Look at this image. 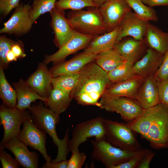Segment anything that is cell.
Segmentation results:
<instances>
[{
  "label": "cell",
  "instance_id": "cell-13",
  "mask_svg": "<svg viewBox=\"0 0 168 168\" xmlns=\"http://www.w3.org/2000/svg\"><path fill=\"white\" fill-rule=\"evenodd\" d=\"M107 32L119 26L131 8L125 0H111L98 7Z\"/></svg>",
  "mask_w": 168,
  "mask_h": 168
},
{
  "label": "cell",
  "instance_id": "cell-6",
  "mask_svg": "<svg viewBox=\"0 0 168 168\" xmlns=\"http://www.w3.org/2000/svg\"><path fill=\"white\" fill-rule=\"evenodd\" d=\"M145 139L155 149L168 148V104L155 105L154 116Z\"/></svg>",
  "mask_w": 168,
  "mask_h": 168
},
{
  "label": "cell",
  "instance_id": "cell-18",
  "mask_svg": "<svg viewBox=\"0 0 168 168\" xmlns=\"http://www.w3.org/2000/svg\"><path fill=\"white\" fill-rule=\"evenodd\" d=\"M49 13L51 26L55 35L54 42L59 48L70 39L74 30L65 16L64 11L55 7Z\"/></svg>",
  "mask_w": 168,
  "mask_h": 168
},
{
  "label": "cell",
  "instance_id": "cell-15",
  "mask_svg": "<svg viewBox=\"0 0 168 168\" xmlns=\"http://www.w3.org/2000/svg\"><path fill=\"white\" fill-rule=\"evenodd\" d=\"M46 65L44 62L39 63L36 70L26 81L34 91L42 97L48 99L53 88V77Z\"/></svg>",
  "mask_w": 168,
  "mask_h": 168
},
{
  "label": "cell",
  "instance_id": "cell-44",
  "mask_svg": "<svg viewBox=\"0 0 168 168\" xmlns=\"http://www.w3.org/2000/svg\"><path fill=\"white\" fill-rule=\"evenodd\" d=\"M11 50L17 58H23L25 57L26 55L24 53L21 45L19 44L16 42L12 45Z\"/></svg>",
  "mask_w": 168,
  "mask_h": 168
},
{
  "label": "cell",
  "instance_id": "cell-23",
  "mask_svg": "<svg viewBox=\"0 0 168 168\" xmlns=\"http://www.w3.org/2000/svg\"><path fill=\"white\" fill-rule=\"evenodd\" d=\"M17 95L16 108L24 110L29 109L33 102L35 103L37 100L46 103L48 99L42 97L34 91L29 86L26 81L20 79L16 82L12 83Z\"/></svg>",
  "mask_w": 168,
  "mask_h": 168
},
{
  "label": "cell",
  "instance_id": "cell-29",
  "mask_svg": "<svg viewBox=\"0 0 168 168\" xmlns=\"http://www.w3.org/2000/svg\"><path fill=\"white\" fill-rule=\"evenodd\" d=\"M135 14L141 19L149 21L156 22L158 17L155 10L146 5L141 0H125Z\"/></svg>",
  "mask_w": 168,
  "mask_h": 168
},
{
  "label": "cell",
  "instance_id": "cell-43",
  "mask_svg": "<svg viewBox=\"0 0 168 168\" xmlns=\"http://www.w3.org/2000/svg\"><path fill=\"white\" fill-rule=\"evenodd\" d=\"M68 160H65L60 162L53 163L46 162L41 167L42 168H67Z\"/></svg>",
  "mask_w": 168,
  "mask_h": 168
},
{
  "label": "cell",
  "instance_id": "cell-24",
  "mask_svg": "<svg viewBox=\"0 0 168 168\" xmlns=\"http://www.w3.org/2000/svg\"><path fill=\"white\" fill-rule=\"evenodd\" d=\"M119 30L118 26L111 31L95 36L83 52L88 54H98L101 52L113 48L117 42Z\"/></svg>",
  "mask_w": 168,
  "mask_h": 168
},
{
  "label": "cell",
  "instance_id": "cell-30",
  "mask_svg": "<svg viewBox=\"0 0 168 168\" xmlns=\"http://www.w3.org/2000/svg\"><path fill=\"white\" fill-rule=\"evenodd\" d=\"M79 76V72L53 77L52 80L53 88L59 89L70 95L77 84Z\"/></svg>",
  "mask_w": 168,
  "mask_h": 168
},
{
  "label": "cell",
  "instance_id": "cell-10",
  "mask_svg": "<svg viewBox=\"0 0 168 168\" xmlns=\"http://www.w3.org/2000/svg\"><path fill=\"white\" fill-rule=\"evenodd\" d=\"M17 138L27 146L38 151L46 162L53 160L47 152L46 147V133L39 129L33 122L32 118L26 120Z\"/></svg>",
  "mask_w": 168,
  "mask_h": 168
},
{
  "label": "cell",
  "instance_id": "cell-40",
  "mask_svg": "<svg viewBox=\"0 0 168 168\" xmlns=\"http://www.w3.org/2000/svg\"><path fill=\"white\" fill-rule=\"evenodd\" d=\"M152 151L150 150L145 152L134 156L125 162L115 166L114 168H137L142 158Z\"/></svg>",
  "mask_w": 168,
  "mask_h": 168
},
{
  "label": "cell",
  "instance_id": "cell-35",
  "mask_svg": "<svg viewBox=\"0 0 168 168\" xmlns=\"http://www.w3.org/2000/svg\"><path fill=\"white\" fill-rule=\"evenodd\" d=\"M153 76L157 82L168 78V49L164 54L163 61Z\"/></svg>",
  "mask_w": 168,
  "mask_h": 168
},
{
  "label": "cell",
  "instance_id": "cell-37",
  "mask_svg": "<svg viewBox=\"0 0 168 168\" xmlns=\"http://www.w3.org/2000/svg\"><path fill=\"white\" fill-rule=\"evenodd\" d=\"M72 154L68 160L67 168H81L86 160L85 154L79 151L72 152Z\"/></svg>",
  "mask_w": 168,
  "mask_h": 168
},
{
  "label": "cell",
  "instance_id": "cell-31",
  "mask_svg": "<svg viewBox=\"0 0 168 168\" xmlns=\"http://www.w3.org/2000/svg\"><path fill=\"white\" fill-rule=\"evenodd\" d=\"M134 64L125 60L114 69L108 72L109 78L111 83H115L126 80L135 75L133 70Z\"/></svg>",
  "mask_w": 168,
  "mask_h": 168
},
{
  "label": "cell",
  "instance_id": "cell-17",
  "mask_svg": "<svg viewBox=\"0 0 168 168\" xmlns=\"http://www.w3.org/2000/svg\"><path fill=\"white\" fill-rule=\"evenodd\" d=\"M97 55L83 52L68 61L54 65L49 69L50 72L53 77L79 73L86 65L95 60Z\"/></svg>",
  "mask_w": 168,
  "mask_h": 168
},
{
  "label": "cell",
  "instance_id": "cell-7",
  "mask_svg": "<svg viewBox=\"0 0 168 168\" xmlns=\"http://www.w3.org/2000/svg\"><path fill=\"white\" fill-rule=\"evenodd\" d=\"M99 107L108 111L119 114L123 120L128 122L138 117L144 110L133 99L105 95L100 98Z\"/></svg>",
  "mask_w": 168,
  "mask_h": 168
},
{
  "label": "cell",
  "instance_id": "cell-46",
  "mask_svg": "<svg viewBox=\"0 0 168 168\" xmlns=\"http://www.w3.org/2000/svg\"><path fill=\"white\" fill-rule=\"evenodd\" d=\"M99 7L104 3L111 0H92Z\"/></svg>",
  "mask_w": 168,
  "mask_h": 168
},
{
  "label": "cell",
  "instance_id": "cell-36",
  "mask_svg": "<svg viewBox=\"0 0 168 168\" xmlns=\"http://www.w3.org/2000/svg\"><path fill=\"white\" fill-rule=\"evenodd\" d=\"M0 147V160L3 168H18L19 165L14 159L4 149Z\"/></svg>",
  "mask_w": 168,
  "mask_h": 168
},
{
  "label": "cell",
  "instance_id": "cell-41",
  "mask_svg": "<svg viewBox=\"0 0 168 168\" xmlns=\"http://www.w3.org/2000/svg\"><path fill=\"white\" fill-rule=\"evenodd\" d=\"M155 155L152 151L144 156L142 159L137 168H149L150 163Z\"/></svg>",
  "mask_w": 168,
  "mask_h": 168
},
{
  "label": "cell",
  "instance_id": "cell-25",
  "mask_svg": "<svg viewBox=\"0 0 168 168\" xmlns=\"http://www.w3.org/2000/svg\"><path fill=\"white\" fill-rule=\"evenodd\" d=\"M148 47L164 54L168 49V32L149 23L144 37Z\"/></svg>",
  "mask_w": 168,
  "mask_h": 168
},
{
  "label": "cell",
  "instance_id": "cell-39",
  "mask_svg": "<svg viewBox=\"0 0 168 168\" xmlns=\"http://www.w3.org/2000/svg\"><path fill=\"white\" fill-rule=\"evenodd\" d=\"M20 0H0V12L4 16H6L13 9L20 5Z\"/></svg>",
  "mask_w": 168,
  "mask_h": 168
},
{
  "label": "cell",
  "instance_id": "cell-21",
  "mask_svg": "<svg viewBox=\"0 0 168 168\" xmlns=\"http://www.w3.org/2000/svg\"><path fill=\"white\" fill-rule=\"evenodd\" d=\"M144 79L140 75L135 74L124 80L112 83L107 88L103 95L125 97L135 100Z\"/></svg>",
  "mask_w": 168,
  "mask_h": 168
},
{
  "label": "cell",
  "instance_id": "cell-38",
  "mask_svg": "<svg viewBox=\"0 0 168 168\" xmlns=\"http://www.w3.org/2000/svg\"><path fill=\"white\" fill-rule=\"evenodd\" d=\"M157 86L159 103L168 104V78L157 82Z\"/></svg>",
  "mask_w": 168,
  "mask_h": 168
},
{
  "label": "cell",
  "instance_id": "cell-33",
  "mask_svg": "<svg viewBox=\"0 0 168 168\" xmlns=\"http://www.w3.org/2000/svg\"><path fill=\"white\" fill-rule=\"evenodd\" d=\"M98 7L92 0H58L55 7L63 11L67 9L76 11L86 7Z\"/></svg>",
  "mask_w": 168,
  "mask_h": 168
},
{
  "label": "cell",
  "instance_id": "cell-12",
  "mask_svg": "<svg viewBox=\"0 0 168 168\" xmlns=\"http://www.w3.org/2000/svg\"><path fill=\"white\" fill-rule=\"evenodd\" d=\"M29 4L20 3L10 18L4 24L0 33L21 35L27 33L31 29L33 23L30 19Z\"/></svg>",
  "mask_w": 168,
  "mask_h": 168
},
{
  "label": "cell",
  "instance_id": "cell-3",
  "mask_svg": "<svg viewBox=\"0 0 168 168\" xmlns=\"http://www.w3.org/2000/svg\"><path fill=\"white\" fill-rule=\"evenodd\" d=\"M91 142L93 148L92 158L100 162L108 168H114L129 159L150 150L145 148L136 151L123 150L113 146L105 138H95Z\"/></svg>",
  "mask_w": 168,
  "mask_h": 168
},
{
  "label": "cell",
  "instance_id": "cell-27",
  "mask_svg": "<svg viewBox=\"0 0 168 168\" xmlns=\"http://www.w3.org/2000/svg\"><path fill=\"white\" fill-rule=\"evenodd\" d=\"M95 60L96 63L107 73L125 60L114 48L99 53Z\"/></svg>",
  "mask_w": 168,
  "mask_h": 168
},
{
  "label": "cell",
  "instance_id": "cell-16",
  "mask_svg": "<svg viewBox=\"0 0 168 168\" xmlns=\"http://www.w3.org/2000/svg\"><path fill=\"white\" fill-rule=\"evenodd\" d=\"M10 150L14 155L19 165L24 168H38L39 155L37 153L30 151L27 146L18 139L13 138L2 146Z\"/></svg>",
  "mask_w": 168,
  "mask_h": 168
},
{
  "label": "cell",
  "instance_id": "cell-1",
  "mask_svg": "<svg viewBox=\"0 0 168 168\" xmlns=\"http://www.w3.org/2000/svg\"><path fill=\"white\" fill-rule=\"evenodd\" d=\"M79 74L77 84L70 94L72 98L82 105L99 107V100L111 83L108 73L96 63L91 62Z\"/></svg>",
  "mask_w": 168,
  "mask_h": 168
},
{
  "label": "cell",
  "instance_id": "cell-19",
  "mask_svg": "<svg viewBox=\"0 0 168 168\" xmlns=\"http://www.w3.org/2000/svg\"><path fill=\"white\" fill-rule=\"evenodd\" d=\"M113 48L125 60L134 64L146 53L148 47L144 39L137 40L132 38L121 40L116 43Z\"/></svg>",
  "mask_w": 168,
  "mask_h": 168
},
{
  "label": "cell",
  "instance_id": "cell-45",
  "mask_svg": "<svg viewBox=\"0 0 168 168\" xmlns=\"http://www.w3.org/2000/svg\"><path fill=\"white\" fill-rule=\"evenodd\" d=\"M17 58L12 50H10L7 55V59L8 62L9 63L13 61H16Z\"/></svg>",
  "mask_w": 168,
  "mask_h": 168
},
{
  "label": "cell",
  "instance_id": "cell-2",
  "mask_svg": "<svg viewBox=\"0 0 168 168\" xmlns=\"http://www.w3.org/2000/svg\"><path fill=\"white\" fill-rule=\"evenodd\" d=\"M44 104L40 101L31 105L29 110L32 120L39 129L52 138L54 143L57 147V155L52 162L55 163L66 160L69 152L68 147L69 128L67 129L63 138L59 139L56 130V125L60 121L59 115L54 112Z\"/></svg>",
  "mask_w": 168,
  "mask_h": 168
},
{
  "label": "cell",
  "instance_id": "cell-42",
  "mask_svg": "<svg viewBox=\"0 0 168 168\" xmlns=\"http://www.w3.org/2000/svg\"><path fill=\"white\" fill-rule=\"evenodd\" d=\"M147 6L152 7L156 6H168V0H141Z\"/></svg>",
  "mask_w": 168,
  "mask_h": 168
},
{
  "label": "cell",
  "instance_id": "cell-9",
  "mask_svg": "<svg viewBox=\"0 0 168 168\" xmlns=\"http://www.w3.org/2000/svg\"><path fill=\"white\" fill-rule=\"evenodd\" d=\"M103 119L98 117L76 125L73 130L72 138L68 142L69 152L79 151L80 145L89 138H105Z\"/></svg>",
  "mask_w": 168,
  "mask_h": 168
},
{
  "label": "cell",
  "instance_id": "cell-26",
  "mask_svg": "<svg viewBox=\"0 0 168 168\" xmlns=\"http://www.w3.org/2000/svg\"><path fill=\"white\" fill-rule=\"evenodd\" d=\"M72 99L70 94L59 89L53 88L45 105L60 115L69 107Z\"/></svg>",
  "mask_w": 168,
  "mask_h": 168
},
{
  "label": "cell",
  "instance_id": "cell-11",
  "mask_svg": "<svg viewBox=\"0 0 168 168\" xmlns=\"http://www.w3.org/2000/svg\"><path fill=\"white\" fill-rule=\"evenodd\" d=\"M95 36L84 34L74 30L70 39L55 53L46 55L44 62L46 65L50 63L55 65L61 62L70 55L86 48Z\"/></svg>",
  "mask_w": 168,
  "mask_h": 168
},
{
  "label": "cell",
  "instance_id": "cell-20",
  "mask_svg": "<svg viewBox=\"0 0 168 168\" xmlns=\"http://www.w3.org/2000/svg\"><path fill=\"white\" fill-rule=\"evenodd\" d=\"M164 54L148 48L146 53L142 58L134 64L135 74L144 78L153 76L161 66L163 59Z\"/></svg>",
  "mask_w": 168,
  "mask_h": 168
},
{
  "label": "cell",
  "instance_id": "cell-5",
  "mask_svg": "<svg viewBox=\"0 0 168 168\" xmlns=\"http://www.w3.org/2000/svg\"><path fill=\"white\" fill-rule=\"evenodd\" d=\"M103 124L105 139L113 146L128 151L142 149L135 132L126 124L103 118Z\"/></svg>",
  "mask_w": 168,
  "mask_h": 168
},
{
  "label": "cell",
  "instance_id": "cell-22",
  "mask_svg": "<svg viewBox=\"0 0 168 168\" xmlns=\"http://www.w3.org/2000/svg\"><path fill=\"white\" fill-rule=\"evenodd\" d=\"M135 100L144 109L159 103L157 82L153 76L144 78Z\"/></svg>",
  "mask_w": 168,
  "mask_h": 168
},
{
  "label": "cell",
  "instance_id": "cell-28",
  "mask_svg": "<svg viewBox=\"0 0 168 168\" xmlns=\"http://www.w3.org/2000/svg\"><path fill=\"white\" fill-rule=\"evenodd\" d=\"M4 70L0 66V97L2 104L6 107L15 108L17 100L16 92L7 81Z\"/></svg>",
  "mask_w": 168,
  "mask_h": 168
},
{
  "label": "cell",
  "instance_id": "cell-14",
  "mask_svg": "<svg viewBox=\"0 0 168 168\" xmlns=\"http://www.w3.org/2000/svg\"><path fill=\"white\" fill-rule=\"evenodd\" d=\"M149 23V21L140 18L134 12L131 11L129 12L119 26V30L117 42L129 36L136 40H142L144 38Z\"/></svg>",
  "mask_w": 168,
  "mask_h": 168
},
{
  "label": "cell",
  "instance_id": "cell-34",
  "mask_svg": "<svg viewBox=\"0 0 168 168\" xmlns=\"http://www.w3.org/2000/svg\"><path fill=\"white\" fill-rule=\"evenodd\" d=\"M15 43V41L7 38L5 35L0 36V66L4 69L8 67L9 63L7 59V54Z\"/></svg>",
  "mask_w": 168,
  "mask_h": 168
},
{
  "label": "cell",
  "instance_id": "cell-4",
  "mask_svg": "<svg viewBox=\"0 0 168 168\" xmlns=\"http://www.w3.org/2000/svg\"><path fill=\"white\" fill-rule=\"evenodd\" d=\"M67 18L72 29L81 33L96 36L107 32L98 7L71 10Z\"/></svg>",
  "mask_w": 168,
  "mask_h": 168
},
{
  "label": "cell",
  "instance_id": "cell-8",
  "mask_svg": "<svg viewBox=\"0 0 168 168\" xmlns=\"http://www.w3.org/2000/svg\"><path fill=\"white\" fill-rule=\"evenodd\" d=\"M32 118L29 111L16 108H7L3 104L0 106V124L3 126L4 134L0 143L2 146L11 139L17 137L20 127L27 119Z\"/></svg>",
  "mask_w": 168,
  "mask_h": 168
},
{
  "label": "cell",
  "instance_id": "cell-32",
  "mask_svg": "<svg viewBox=\"0 0 168 168\" xmlns=\"http://www.w3.org/2000/svg\"><path fill=\"white\" fill-rule=\"evenodd\" d=\"M58 0H34L29 11L31 20L34 23L41 15L50 12L55 7Z\"/></svg>",
  "mask_w": 168,
  "mask_h": 168
}]
</instances>
